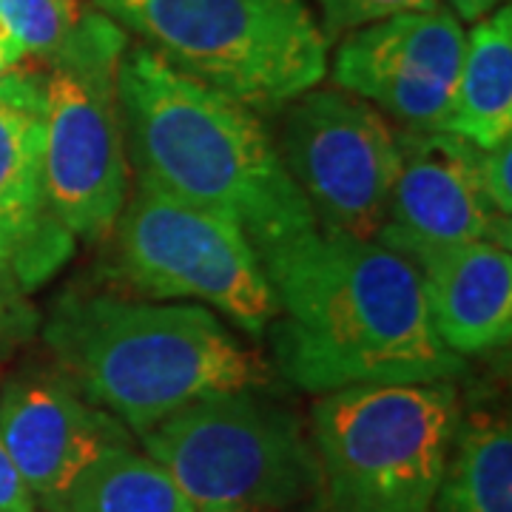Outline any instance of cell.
Returning <instances> with one entry per match:
<instances>
[{
    "instance_id": "cell-11",
    "label": "cell",
    "mask_w": 512,
    "mask_h": 512,
    "mask_svg": "<svg viewBox=\"0 0 512 512\" xmlns=\"http://www.w3.org/2000/svg\"><path fill=\"white\" fill-rule=\"evenodd\" d=\"M0 436L18 473L49 512L92 461L134 444L120 421L92 404L57 367H20L0 384Z\"/></svg>"
},
{
    "instance_id": "cell-16",
    "label": "cell",
    "mask_w": 512,
    "mask_h": 512,
    "mask_svg": "<svg viewBox=\"0 0 512 512\" xmlns=\"http://www.w3.org/2000/svg\"><path fill=\"white\" fill-rule=\"evenodd\" d=\"M433 512H512V430L495 410L461 416Z\"/></svg>"
},
{
    "instance_id": "cell-14",
    "label": "cell",
    "mask_w": 512,
    "mask_h": 512,
    "mask_svg": "<svg viewBox=\"0 0 512 512\" xmlns=\"http://www.w3.org/2000/svg\"><path fill=\"white\" fill-rule=\"evenodd\" d=\"M416 265L441 345L461 359L501 350L512 339V254L498 242L421 245Z\"/></svg>"
},
{
    "instance_id": "cell-9",
    "label": "cell",
    "mask_w": 512,
    "mask_h": 512,
    "mask_svg": "<svg viewBox=\"0 0 512 512\" xmlns=\"http://www.w3.org/2000/svg\"><path fill=\"white\" fill-rule=\"evenodd\" d=\"M274 146L322 231L379 237L402 163L396 128L382 111L316 86L285 106Z\"/></svg>"
},
{
    "instance_id": "cell-5",
    "label": "cell",
    "mask_w": 512,
    "mask_h": 512,
    "mask_svg": "<svg viewBox=\"0 0 512 512\" xmlns=\"http://www.w3.org/2000/svg\"><path fill=\"white\" fill-rule=\"evenodd\" d=\"M461 404L453 382L370 384L313 402L322 512H433Z\"/></svg>"
},
{
    "instance_id": "cell-24",
    "label": "cell",
    "mask_w": 512,
    "mask_h": 512,
    "mask_svg": "<svg viewBox=\"0 0 512 512\" xmlns=\"http://www.w3.org/2000/svg\"><path fill=\"white\" fill-rule=\"evenodd\" d=\"M20 63H23V60H15V57H9L0 52V80H3L6 74L15 72V69H20Z\"/></svg>"
},
{
    "instance_id": "cell-19",
    "label": "cell",
    "mask_w": 512,
    "mask_h": 512,
    "mask_svg": "<svg viewBox=\"0 0 512 512\" xmlns=\"http://www.w3.org/2000/svg\"><path fill=\"white\" fill-rule=\"evenodd\" d=\"M43 316L32 302V293L20 285L18 274L6 259H0V365L32 345L40 333Z\"/></svg>"
},
{
    "instance_id": "cell-20",
    "label": "cell",
    "mask_w": 512,
    "mask_h": 512,
    "mask_svg": "<svg viewBox=\"0 0 512 512\" xmlns=\"http://www.w3.org/2000/svg\"><path fill=\"white\" fill-rule=\"evenodd\" d=\"M316 3L322 9V35L328 43L376 20L441 6V0H316Z\"/></svg>"
},
{
    "instance_id": "cell-7",
    "label": "cell",
    "mask_w": 512,
    "mask_h": 512,
    "mask_svg": "<svg viewBox=\"0 0 512 512\" xmlns=\"http://www.w3.org/2000/svg\"><path fill=\"white\" fill-rule=\"evenodd\" d=\"M128 40L103 12L80 23L43 77V188L74 239L103 242L126 208L131 165L117 111Z\"/></svg>"
},
{
    "instance_id": "cell-1",
    "label": "cell",
    "mask_w": 512,
    "mask_h": 512,
    "mask_svg": "<svg viewBox=\"0 0 512 512\" xmlns=\"http://www.w3.org/2000/svg\"><path fill=\"white\" fill-rule=\"evenodd\" d=\"M256 254L276 296L265 336L293 387L325 396L467 373L441 345L416 265L382 242L313 228Z\"/></svg>"
},
{
    "instance_id": "cell-12",
    "label": "cell",
    "mask_w": 512,
    "mask_h": 512,
    "mask_svg": "<svg viewBox=\"0 0 512 512\" xmlns=\"http://www.w3.org/2000/svg\"><path fill=\"white\" fill-rule=\"evenodd\" d=\"M399 177L376 242L407 254L421 245L498 242L510 248V222L487 200L481 148L447 131H396Z\"/></svg>"
},
{
    "instance_id": "cell-13",
    "label": "cell",
    "mask_w": 512,
    "mask_h": 512,
    "mask_svg": "<svg viewBox=\"0 0 512 512\" xmlns=\"http://www.w3.org/2000/svg\"><path fill=\"white\" fill-rule=\"evenodd\" d=\"M72 254L43 188V77L15 69L0 80V259L32 293Z\"/></svg>"
},
{
    "instance_id": "cell-23",
    "label": "cell",
    "mask_w": 512,
    "mask_h": 512,
    "mask_svg": "<svg viewBox=\"0 0 512 512\" xmlns=\"http://www.w3.org/2000/svg\"><path fill=\"white\" fill-rule=\"evenodd\" d=\"M444 9H450L458 20H476L487 18L490 12H495L501 6V0H441Z\"/></svg>"
},
{
    "instance_id": "cell-2",
    "label": "cell",
    "mask_w": 512,
    "mask_h": 512,
    "mask_svg": "<svg viewBox=\"0 0 512 512\" xmlns=\"http://www.w3.org/2000/svg\"><path fill=\"white\" fill-rule=\"evenodd\" d=\"M117 111L137 185L234 222L256 251L319 228L262 117L143 43L120 57Z\"/></svg>"
},
{
    "instance_id": "cell-6",
    "label": "cell",
    "mask_w": 512,
    "mask_h": 512,
    "mask_svg": "<svg viewBox=\"0 0 512 512\" xmlns=\"http://www.w3.org/2000/svg\"><path fill=\"white\" fill-rule=\"evenodd\" d=\"M143 453L177 481L194 512H302L322 507L311 433L259 387L188 404L148 430Z\"/></svg>"
},
{
    "instance_id": "cell-17",
    "label": "cell",
    "mask_w": 512,
    "mask_h": 512,
    "mask_svg": "<svg viewBox=\"0 0 512 512\" xmlns=\"http://www.w3.org/2000/svg\"><path fill=\"white\" fill-rule=\"evenodd\" d=\"M49 512H194L177 481L134 444L92 461Z\"/></svg>"
},
{
    "instance_id": "cell-10",
    "label": "cell",
    "mask_w": 512,
    "mask_h": 512,
    "mask_svg": "<svg viewBox=\"0 0 512 512\" xmlns=\"http://www.w3.org/2000/svg\"><path fill=\"white\" fill-rule=\"evenodd\" d=\"M467 32L450 9L402 12L345 35L330 77L407 131H441L453 109Z\"/></svg>"
},
{
    "instance_id": "cell-22",
    "label": "cell",
    "mask_w": 512,
    "mask_h": 512,
    "mask_svg": "<svg viewBox=\"0 0 512 512\" xmlns=\"http://www.w3.org/2000/svg\"><path fill=\"white\" fill-rule=\"evenodd\" d=\"M0 512H37L35 498L9 456L3 436H0Z\"/></svg>"
},
{
    "instance_id": "cell-15",
    "label": "cell",
    "mask_w": 512,
    "mask_h": 512,
    "mask_svg": "<svg viewBox=\"0 0 512 512\" xmlns=\"http://www.w3.org/2000/svg\"><path fill=\"white\" fill-rule=\"evenodd\" d=\"M441 131L478 148L512 140V12L507 3L467 32L453 109Z\"/></svg>"
},
{
    "instance_id": "cell-4",
    "label": "cell",
    "mask_w": 512,
    "mask_h": 512,
    "mask_svg": "<svg viewBox=\"0 0 512 512\" xmlns=\"http://www.w3.org/2000/svg\"><path fill=\"white\" fill-rule=\"evenodd\" d=\"M185 77L256 114L285 109L328 74L305 0H92Z\"/></svg>"
},
{
    "instance_id": "cell-21",
    "label": "cell",
    "mask_w": 512,
    "mask_h": 512,
    "mask_svg": "<svg viewBox=\"0 0 512 512\" xmlns=\"http://www.w3.org/2000/svg\"><path fill=\"white\" fill-rule=\"evenodd\" d=\"M478 177L495 211L512 217V140L495 148H481Z\"/></svg>"
},
{
    "instance_id": "cell-8",
    "label": "cell",
    "mask_w": 512,
    "mask_h": 512,
    "mask_svg": "<svg viewBox=\"0 0 512 512\" xmlns=\"http://www.w3.org/2000/svg\"><path fill=\"white\" fill-rule=\"evenodd\" d=\"M111 276L157 302L205 305L262 339L276 296L254 242L234 222L137 185L111 231Z\"/></svg>"
},
{
    "instance_id": "cell-3",
    "label": "cell",
    "mask_w": 512,
    "mask_h": 512,
    "mask_svg": "<svg viewBox=\"0 0 512 512\" xmlns=\"http://www.w3.org/2000/svg\"><path fill=\"white\" fill-rule=\"evenodd\" d=\"M40 336L57 370L131 436L200 399L268 382L220 313L194 302L66 291L43 316Z\"/></svg>"
},
{
    "instance_id": "cell-18",
    "label": "cell",
    "mask_w": 512,
    "mask_h": 512,
    "mask_svg": "<svg viewBox=\"0 0 512 512\" xmlns=\"http://www.w3.org/2000/svg\"><path fill=\"white\" fill-rule=\"evenodd\" d=\"M0 20L26 55L55 60L74 35L80 12L74 0H0Z\"/></svg>"
}]
</instances>
